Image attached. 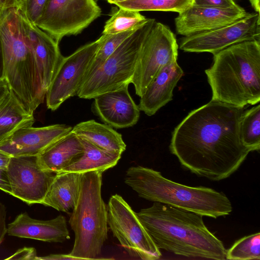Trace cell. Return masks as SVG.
<instances>
[{
  "label": "cell",
  "mask_w": 260,
  "mask_h": 260,
  "mask_svg": "<svg viewBox=\"0 0 260 260\" xmlns=\"http://www.w3.org/2000/svg\"><path fill=\"white\" fill-rule=\"evenodd\" d=\"M10 88L5 78L0 79V101L9 92Z\"/></svg>",
  "instance_id": "cell-37"
},
{
  "label": "cell",
  "mask_w": 260,
  "mask_h": 260,
  "mask_svg": "<svg viewBox=\"0 0 260 260\" xmlns=\"http://www.w3.org/2000/svg\"><path fill=\"white\" fill-rule=\"evenodd\" d=\"M249 1L254 11L260 13V0H249Z\"/></svg>",
  "instance_id": "cell-40"
},
{
  "label": "cell",
  "mask_w": 260,
  "mask_h": 260,
  "mask_svg": "<svg viewBox=\"0 0 260 260\" xmlns=\"http://www.w3.org/2000/svg\"><path fill=\"white\" fill-rule=\"evenodd\" d=\"M81 173L61 172L55 174L41 204L69 213L76 205Z\"/></svg>",
  "instance_id": "cell-21"
},
{
  "label": "cell",
  "mask_w": 260,
  "mask_h": 260,
  "mask_svg": "<svg viewBox=\"0 0 260 260\" xmlns=\"http://www.w3.org/2000/svg\"><path fill=\"white\" fill-rule=\"evenodd\" d=\"M128 85L102 93L95 97L93 108L102 121L116 128L135 125L140 110L128 90Z\"/></svg>",
  "instance_id": "cell-17"
},
{
  "label": "cell",
  "mask_w": 260,
  "mask_h": 260,
  "mask_svg": "<svg viewBox=\"0 0 260 260\" xmlns=\"http://www.w3.org/2000/svg\"><path fill=\"white\" fill-rule=\"evenodd\" d=\"M225 258L232 260L260 259V233L245 236L226 251Z\"/></svg>",
  "instance_id": "cell-28"
},
{
  "label": "cell",
  "mask_w": 260,
  "mask_h": 260,
  "mask_svg": "<svg viewBox=\"0 0 260 260\" xmlns=\"http://www.w3.org/2000/svg\"><path fill=\"white\" fill-rule=\"evenodd\" d=\"M4 78V63L1 42L0 41V79Z\"/></svg>",
  "instance_id": "cell-39"
},
{
  "label": "cell",
  "mask_w": 260,
  "mask_h": 260,
  "mask_svg": "<svg viewBox=\"0 0 260 260\" xmlns=\"http://www.w3.org/2000/svg\"><path fill=\"white\" fill-rule=\"evenodd\" d=\"M7 172L11 195L28 205L41 204L56 174L43 170L37 155L11 156Z\"/></svg>",
  "instance_id": "cell-13"
},
{
  "label": "cell",
  "mask_w": 260,
  "mask_h": 260,
  "mask_svg": "<svg viewBox=\"0 0 260 260\" xmlns=\"http://www.w3.org/2000/svg\"><path fill=\"white\" fill-rule=\"evenodd\" d=\"M106 1H108L109 0H106Z\"/></svg>",
  "instance_id": "cell-44"
},
{
  "label": "cell",
  "mask_w": 260,
  "mask_h": 260,
  "mask_svg": "<svg viewBox=\"0 0 260 260\" xmlns=\"http://www.w3.org/2000/svg\"><path fill=\"white\" fill-rule=\"evenodd\" d=\"M212 101L239 107L260 101V41L253 39L233 44L213 54L205 71Z\"/></svg>",
  "instance_id": "cell-3"
},
{
  "label": "cell",
  "mask_w": 260,
  "mask_h": 260,
  "mask_svg": "<svg viewBox=\"0 0 260 260\" xmlns=\"http://www.w3.org/2000/svg\"><path fill=\"white\" fill-rule=\"evenodd\" d=\"M260 14L247 13L242 18L225 26L185 36L179 49L187 52H209L213 54L233 44L253 39L259 40Z\"/></svg>",
  "instance_id": "cell-12"
},
{
  "label": "cell",
  "mask_w": 260,
  "mask_h": 260,
  "mask_svg": "<svg viewBox=\"0 0 260 260\" xmlns=\"http://www.w3.org/2000/svg\"><path fill=\"white\" fill-rule=\"evenodd\" d=\"M183 74L177 60L165 66L140 97V111L151 116L172 101L173 90Z\"/></svg>",
  "instance_id": "cell-19"
},
{
  "label": "cell",
  "mask_w": 260,
  "mask_h": 260,
  "mask_svg": "<svg viewBox=\"0 0 260 260\" xmlns=\"http://www.w3.org/2000/svg\"><path fill=\"white\" fill-rule=\"evenodd\" d=\"M84 150L81 139L72 130L37 155L38 161L43 170L57 174L79 158Z\"/></svg>",
  "instance_id": "cell-20"
},
{
  "label": "cell",
  "mask_w": 260,
  "mask_h": 260,
  "mask_svg": "<svg viewBox=\"0 0 260 260\" xmlns=\"http://www.w3.org/2000/svg\"><path fill=\"white\" fill-rule=\"evenodd\" d=\"M10 236L48 242H63L70 239L64 216L42 220L32 218L25 212L19 214L7 227Z\"/></svg>",
  "instance_id": "cell-18"
},
{
  "label": "cell",
  "mask_w": 260,
  "mask_h": 260,
  "mask_svg": "<svg viewBox=\"0 0 260 260\" xmlns=\"http://www.w3.org/2000/svg\"><path fill=\"white\" fill-rule=\"evenodd\" d=\"M136 214L159 249L187 257L226 259L223 243L208 230L200 214L154 202Z\"/></svg>",
  "instance_id": "cell-2"
},
{
  "label": "cell",
  "mask_w": 260,
  "mask_h": 260,
  "mask_svg": "<svg viewBox=\"0 0 260 260\" xmlns=\"http://www.w3.org/2000/svg\"><path fill=\"white\" fill-rule=\"evenodd\" d=\"M7 211L4 204L0 202V246L4 240L6 233H7V228L6 227Z\"/></svg>",
  "instance_id": "cell-33"
},
{
  "label": "cell",
  "mask_w": 260,
  "mask_h": 260,
  "mask_svg": "<svg viewBox=\"0 0 260 260\" xmlns=\"http://www.w3.org/2000/svg\"><path fill=\"white\" fill-rule=\"evenodd\" d=\"M19 12L27 42L37 66L43 89L46 93L63 56L60 51L58 43Z\"/></svg>",
  "instance_id": "cell-16"
},
{
  "label": "cell",
  "mask_w": 260,
  "mask_h": 260,
  "mask_svg": "<svg viewBox=\"0 0 260 260\" xmlns=\"http://www.w3.org/2000/svg\"><path fill=\"white\" fill-rule=\"evenodd\" d=\"M34 122L33 114L10 89L0 101V139H5L21 128L32 126Z\"/></svg>",
  "instance_id": "cell-23"
},
{
  "label": "cell",
  "mask_w": 260,
  "mask_h": 260,
  "mask_svg": "<svg viewBox=\"0 0 260 260\" xmlns=\"http://www.w3.org/2000/svg\"><path fill=\"white\" fill-rule=\"evenodd\" d=\"M4 6H3V5L2 4V3L0 1V11L4 8Z\"/></svg>",
  "instance_id": "cell-42"
},
{
  "label": "cell",
  "mask_w": 260,
  "mask_h": 260,
  "mask_svg": "<svg viewBox=\"0 0 260 260\" xmlns=\"http://www.w3.org/2000/svg\"><path fill=\"white\" fill-rule=\"evenodd\" d=\"M72 132L80 139L86 140L103 149L122 154L126 149L122 135L108 124L94 120L81 122Z\"/></svg>",
  "instance_id": "cell-22"
},
{
  "label": "cell",
  "mask_w": 260,
  "mask_h": 260,
  "mask_svg": "<svg viewBox=\"0 0 260 260\" xmlns=\"http://www.w3.org/2000/svg\"><path fill=\"white\" fill-rule=\"evenodd\" d=\"M155 21L154 19L148 18L127 37L101 67L84 81L77 95L80 98L91 99L129 85L133 80L143 41Z\"/></svg>",
  "instance_id": "cell-7"
},
{
  "label": "cell",
  "mask_w": 260,
  "mask_h": 260,
  "mask_svg": "<svg viewBox=\"0 0 260 260\" xmlns=\"http://www.w3.org/2000/svg\"><path fill=\"white\" fill-rule=\"evenodd\" d=\"M11 157L8 154L0 150V169H7Z\"/></svg>",
  "instance_id": "cell-36"
},
{
  "label": "cell",
  "mask_w": 260,
  "mask_h": 260,
  "mask_svg": "<svg viewBox=\"0 0 260 260\" xmlns=\"http://www.w3.org/2000/svg\"><path fill=\"white\" fill-rule=\"evenodd\" d=\"M102 172L81 173L79 196L69 220L75 234L69 254L80 260L99 259L108 238L107 209L102 198Z\"/></svg>",
  "instance_id": "cell-6"
},
{
  "label": "cell",
  "mask_w": 260,
  "mask_h": 260,
  "mask_svg": "<svg viewBox=\"0 0 260 260\" xmlns=\"http://www.w3.org/2000/svg\"><path fill=\"white\" fill-rule=\"evenodd\" d=\"M80 139L84 146L83 153L62 172L82 173L95 171L103 173L116 165L121 158V153L103 149L86 140Z\"/></svg>",
  "instance_id": "cell-24"
},
{
  "label": "cell",
  "mask_w": 260,
  "mask_h": 260,
  "mask_svg": "<svg viewBox=\"0 0 260 260\" xmlns=\"http://www.w3.org/2000/svg\"><path fill=\"white\" fill-rule=\"evenodd\" d=\"M72 128L64 124L22 127L0 142V150L10 156L38 155Z\"/></svg>",
  "instance_id": "cell-14"
},
{
  "label": "cell",
  "mask_w": 260,
  "mask_h": 260,
  "mask_svg": "<svg viewBox=\"0 0 260 260\" xmlns=\"http://www.w3.org/2000/svg\"><path fill=\"white\" fill-rule=\"evenodd\" d=\"M3 139H0V142L3 140Z\"/></svg>",
  "instance_id": "cell-43"
},
{
  "label": "cell",
  "mask_w": 260,
  "mask_h": 260,
  "mask_svg": "<svg viewBox=\"0 0 260 260\" xmlns=\"http://www.w3.org/2000/svg\"><path fill=\"white\" fill-rule=\"evenodd\" d=\"M23 0H0L4 8H17Z\"/></svg>",
  "instance_id": "cell-38"
},
{
  "label": "cell",
  "mask_w": 260,
  "mask_h": 260,
  "mask_svg": "<svg viewBox=\"0 0 260 260\" xmlns=\"http://www.w3.org/2000/svg\"><path fill=\"white\" fill-rule=\"evenodd\" d=\"M125 0H109L107 1L109 3L111 4H114L116 3L124 1Z\"/></svg>",
  "instance_id": "cell-41"
},
{
  "label": "cell",
  "mask_w": 260,
  "mask_h": 260,
  "mask_svg": "<svg viewBox=\"0 0 260 260\" xmlns=\"http://www.w3.org/2000/svg\"><path fill=\"white\" fill-rule=\"evenodd\" d=\"M191 5L220 9H229L238 6L235 0H192Z\"/></svg>",
  "instance_id": "cell-31"
},
{
  "label": "cell",
  "mask_w": 260,
  "mask_h": 260,
  "mask_svg": "<svg viewBox=\"0 0 260 260\" xmlns=\"http://www.w3.org/2000/svg\"><path fill=\"white\" fill-rule=\"evenodd\" d=\"M108 35L78 48L63 57L55 76L46 93V106L55 111L69 98L77 94L85 80L90 64Z\"/></svg>",
  "instance_id": "cell-11"
},
{
  "label": "cell",
  "mask_w": 260,
  "mask_h": 260,
  "mask_svg": "<svg viewBox=\"0 0 260 260\" xmlns=\"http://www.w3.org/2000/svg\"><path fill=\"white\" fill-rule=\"evenodd\" d=\"M244 108L211 100L174 128L169 149L185 169L213 181L236 172L250 150L243 144L240 121Z\"/></svg>",
  "instance_id": "cell-1"
},
{
  "label": "cell",
  "mask_w": 260,
  "mask_h": 260,
  "mask_svg": "<svg viewBox=\"0 0 260 260\" xmlns=\"http://www.w3.org/2000/svg\"><path fill=\"white\" fill-rule=\"evenodd\" d=\"M49 0H23L15 8L31 22L36 23L42 16Z\"/></svg>",
  "instance_id": "cell-30"
},
{
  "label": "cell",
  "mask_w": 260,
  "mask_h": 260,
  "mask_svg": "<svg viewBox=\"0 0 260 260\" xmlns=\"http://www.w3.org/2000/svg\"><path fill=\"white\" fill-rule=\"evenodd\" d=\"M147 19L140 12L119 8L105 23L102 35H114L136 29Z\"/></svg>",
  "instance_id": "cell-27"
},
{
  "label": "cell",
  "mask_w": 260,
  "mask_h": 260,
  "mask_svg": "<svg viewBox=\"0 0 260 260\" xmlns=\"http://www.w3.org/2000/svg\"><path fill=\"white\" fill-rule=\"evenodd\" d=\"M0 189L11 195V187L7 170L0 169Z\"/></svg>",
  "instance_id": "cell-34"
},
{
  "label": "cell",
  "mask_w": 260,
  "mask_h": 260,
  "mask_svg": "<svg viewBox=\"0 0 260 260\" xmlns=\"http://www.w3.org/2000/svg\"><path fill=\"white\" fill-rule=\"evenodd\" d=\"M37 259L42 260H80L79 258L74 257L69 253L64 254H52L42 257H38Z\"/></svg>",
  "instance_id": "cell-35"
},
{
  "label": "cell",
  "mask_w": 260,
  "mask_h": 260,
  "mask_svg": "<svg viewBox=\"0 0 260 260\" xmlns=\"http://www.w3.org/2000/svg\"><path fill=\"white\" fill-rule=\"evenodd\" d=\"M108 225L128 254L143 260H156L161 256L159 249L128 203L115 194L109 199Z\"/></svg>",
  "instance_id": "cell-9"
},
{
  "label": "cell",
  "mask_w": 260,
  "mask_h": 260,
  "mask_svg": "<svg viewBox=\"0 0 260 260\" xmlns=\"http://www.w3.org/2000/svg\"><path fill=\"white\" fill-rule=\"evenodd\" d=\"M240 134L244 145L250 151L260 149V105L244 110L240 121Z\"/></svg>",
  "instance_id": "cell-25"
},
{
  "label": "cell",
  "mask_w": 260,
  "mask_h": 260,
  "mask_svg": "<svg viewBox=\"0 0 260 260\" xmlns=\"http://www.w3.org/2000/svg\"><path fill=\"white\" fill-rule=\"evenodd\" d=\"M101 12L94 0H49L35 24L59 43L65 36L80 34Z\"/></svg>",
  "instance_id": "cell-10"
},
{
  "label": "cell",
  "mask_w": 260,
  "mask_h": 260,
  "mask_svg": "<svg viewBox=\"0 0 260 260\" xmlns=\"http://www.w3.org/2000/svg\"><path fill=\"white\" fill-rule=\"evenodd\" d=\"M136 29L114 35H107L106 39L90 64L85 80L98 70L117 48Z\"/></svg>",
  "instance_id": "cell-29"
},
{
  "label": "cell",
  "mask_w": 260,
  "mask_h": 260,
  "mask_svg": "<svg viewBox=\"0 0 260 260\" xmlns=\"http://www.w3.org/2000/svg\"><path fill=\"white\" fill-rule=\"evenodd\" d=\"M192 0H125L114 5L126 10L170 11L180 13L188 8Z\"/></svg>",
  "instance_id": "cell-26"
},
{
  "label": "cell",
  "mask_w": 260,
  "mask_h": 260,
  "mask_svg": "<svg viewBox=\"0 0 260 260\" xmlns=\"http://www.w3.org/2000/svg\"><path fill=\"white\" fill-rule=\"evenodd\" d=\"M247 13L239 5L229 9L191 5L175 19L178 34L187 36L213 30L230 24Z\"/></svg>",
  "instance_id": "cell-15"
},
{
  "label": "cell",
  "mask_w": 260,
  "mask_h": 260,
  "mask_svg": "<svg viewBox=\"0 0 260 260\" xmlns=\"http://www.w3.org/2000/svg\"><path fill=\"white\" fill-rule=\"evenodd\" d=\"M37 251L34 247H24L16 251L13 254L6 258V259H37Z\"/></svg>",
  "instance_id": "cell-32"
},
{
  "label": "cell",
  "mask_w": 260,
  "mask_h": 260,
  "mask_svg": "<svg viewBox=\"0 0 260 260\" xmlns=\"http://www.w3.org/2000/svg\"><path fill=\"white\" fill-rule=\"evenodd\" d=\"M4 78L27 110L32 113L44 102L46 93L37 66L24 31L20 13L15 8L0 12Z\"/></svg>",
  "instance_id": "cell-5"
},
{
  "label": "cell",
  "mask_w": 260,
  "mask_h": 260,
  "mask_svg": "<svg viewBox=\"0 0 260 260\" xmlns=\"http://www.w3.org/2000/svg\"><path fill=\"white\" fill-rule=\"evenodd\" d=\"M178 45L173 32L155 21L141 46L132 83L141 97L160 70L176 61Z\"/></svg>",
  "instance_id": "cell-8"
},
{
  "label": "cell",
  "mask_w": 260,
  "mask_h": 260,
  "mask_svg": "<svg viewBox=\"0 0 260 260\" xmlns=\"http://www.w3.org/2000/svg\"><path fill=\"white\" fill-rule=\"evenodd\" d=\"M124 182L142 198L203 216L216 218L228 215L233 210L231 201L223 192L207 187L183 185L148 168H129L126 171Z\"/></svg>",
  "instance_id": "cell-4"
}]
</instances>
